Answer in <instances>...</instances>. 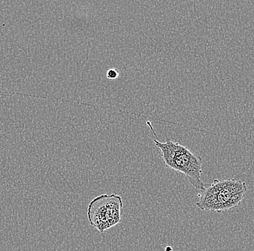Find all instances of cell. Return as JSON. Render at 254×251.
I'll list each match as a JSON object with an SVG mask.
<instances>
[{
	"instance_id": "obj_4",
	"label": "cell",
	"mask_w": 254,
	"mask_h": 251,
	"mask_svg": "<svg viewBox=\"0 0 254 251\" xmlns=\"http://www.w3.org/2000/svg\"><path fill=\"white\" fill-rule=\"evenodd\" d=\"M119 76H120V73H119V70L116 69V68H111L106 73V77L110 80H116L118 79Z\"/></svg>"
},
{
	"instance_id": "obj_1",
	"label": "cell",
	"mask_w": 254,
	"mask_h": 251,
	"mask_svg": "<svg viewBox=\"0 0 254 251\" xmlns=\"http://www.w3.org/2000/svg\"><path fill=\"white\" fill-rule=\"evenodd\" d=\"M155 146L160 149L162 160L167 167L182 173L190 181V185L197 190H203L206 184L201 179L202 159L186 146L173 142L167 138L165 143L154 139Z\"/></svg>"
},
{
	"instance_id": "obj_3",
	"label": "cell",
	"mask_w": 254,
	"mask_h": 251,
	"mask_svg": "<svg viewBox=\"0 0 254 251\" xmlns=\"http://www.w3.org/2000/svg\"><path fill=\"white\" fill-rule=\"evenodd\" d=\"M123 201L120 195L102 194L93 198L87 207L89 223L103 233L120 223Z\"/></svg>"
},
{
	"instance_id": "obj_2",
	"label": "cell",
	"mask_w": 254,
	"mask_h": 251,
	"mask_svg": "<svg viewBox=\"0 0 254 251\" xmlns=\"http://www.w3.org/2000/svg\"><path fill=\"white\" fill-rule=\"evenodd\" d=\"M247 192L245 182L239 179H214L206 185L196 206L201 210L221 213L238 207Z\"/></svg>"
}]
</instances>
